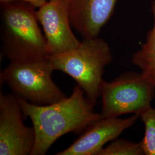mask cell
I'll return each mask as SVG.
<instances>
[{
    "instance_id": "ba28073f",
    "label": "cell",
    "mask_w": 155,
    "mask_h": 155,
    "mask_svg": "<svg viewBox=\"0 0 155 155\" xmlns=\"http://www.w3.org/2000/svg\"><path fill=\"white\" fill-rule=\"evenodd\" d=\"M139 117L136 114L125 118L102 117L91 122L70 146L55 155H98L106 144L118 138Z\"/></svg>"
},
{
    "instance_id": "3957f363",
    "label": "cell",
    "mask_w": 155,
    "mask_h": 155,
    "mask_svg": "<svg viewBox=\"0 0 155 155\" xmlns=\"http://www.w3.org/2000/svg\"><path fill=\"white\" fill-rule=\"evenodd\" d=\"M47 58L55 71L64 72L76 81L94 107L100 96L106 67L113 60L109 43L99 36L83 39L76 49Z\"/></svg>"
},
{
    "instance_id": "7a4b0ae2",
    "label": "cell",
    "mask_w": 155,
    "mask_h": 155,
    "mask_svg": "<svg viewBox=\"0 0 155 155\" xmlns=\"http://www.w3.org/2000/svg\"><path fill=\"white\" fill-rule=\"evenodd\" d=\"M36 9L22 2L1 4V56L10 63L41 60L48 55Z\"/></svg>"
},
{
    "instance_id": "4fadbf2b",
    "label": "cell",
    "mask_w": 155,
    "mask_h": 155,
    "mask_svg": "<svg viewBox=\"0 0 155 155\" xmlns=\"http://www.w3.org/2000/svg\"><path fill=\"white\" fill-rule=\"evenodd\" d=\"M48 1V0H0V4H3L13 2H22L29 4L38 9L45 5Z\"/></svg>"
},
{
    "instance_id": "9c48e42d",
    "label": "cell",
    "mask_w": 155,
    "mask_h": 155,
    "mask_svg": "<svg viewBox=\"0 0 155 155\" xmlns=\"http://www.w3.org/2000/svg\"><path fill=\"white\" fill-rule=\"evenodd\" d=\"M119 0H66L73 29L83 39L99 36Z\"/></svg>"
},
{
    "instance_id": "7c38bea8",
    "label": "cell",
    "mask_w": 155,
    "mask_h": 155,
    "mask_svg": "<svg viewBox=\"0 0 155 155\" xmlns=\"http://www.w3.org/2000/svg\"><path fill=\"white\" fill-rule=\"evenodd\" d=\"M98 155H144V153L140 142L117 138L104 147Z\"/></svg>"
},
{
    "instance_id": "8fae6325",
    "label": "cell",
    "mask_w": 155,
    "mask_h": 155,
    "mask_svg": "<svg viewBox=\"0 0 155 155\" xmlns=\"http://www.w3.org/2000/svg\"><path fill=\"white\" fill-rule=\"evenodd\" d=\"M145 132L140 141L144 155H155V106H151L140 115Z\"/></svg>"
},
{
    "instance_id": "52a82bcc",
    "label": "cell",
    "mask_w": 155,
    "mask_h": 155,
    "mask_svg": "<svg viewBox=\"0 0 155 155\" xmlns=\"http://www.w3.org/2000/svg\"><path fill=\"white\" fill-rule=\"evenodd\" d=\"M36 15L44 31L48 55L67 52L79 46L81 41L73 33L66 0H48L38 8Z\"/></svg>"
},
{
    "instance_id": "5b68a950",
    "label": "cell",
    "mask_w": 155,
    "mask_h": 155,
    "mask_svg": "<svg viewBox=\"0 0 155 155\" xmlns=\"http://www.w3.org/2000/svg\"><path fill=\"white\" fill-rule=\"evenodd\" d=\"M101 114L116 118L127 114L140 115L152 106L155 87L141 72H124L110 82L103 81L100 90Z\"/></svg>"
},
{
    "instance_id": "6da1fadb",
    "label": "cell",
    "mask_w": 155,
    "mask_h": 155,
    "mask_svg": "<svg viewBox=\"0 0 155 155\" xmlns=\"http://www.w3.org/2000/svg\"><path fill=\"white\" fill-rule=\"evenodd\" d=\"M17 99L24 116L31 120L35 132V143L31 155H45L62 136L81 133L91 122L104 117L94 111L78 84L70 97L48 105H35Z\"/></svg>"
},
{
    "instance_id": "8992f818",
    "label": "cell",
    "mask_w": 155,
    "mask_h": 155,
    "mask_svg": "<svg viewBox=\"0 0 155 155\" xmlns=\"http://www.w3.org/2000/svg\"><path fill=\"white\" fill-rule=\"evenodd\" d=\"M23 112L13 94H0V155H31L35 143L32 127L23 122Z\"/></svg>"
},
{
    "instance_id": "277c9868",
    "label": "cell",
    "mask_w": 155,
    "mask_h": 155,
    "mask_svg": "<svg viewBox=\"0 0 155 155\" xmlns=\"http://www.w3.org/2000/svg\"><path fill=\"white\" fill-rule=\"evenodd\" d=\"M55 70L50 60L14 62L1 72V83H5L17 98L35 105H48L66 98L52 79Z\"/></svg>"
},
{
    "instance_id": "30bf717a",
    "label": "cell",
    "mask_w": 155,
    "mask_h": 155,
    "mask_svg": "<svg viewBox=\"0 0 155 155\" xmlns=\"http://www.w3.org/2000/svg\"><path fill=\"white\" fill-rule=\"evenodd\" d=\"M153 26L148 32L146 40L132 56L131 61L138 67L147 81L155 87V0L151 2Z\"/></svg>"
}]
</instances>
